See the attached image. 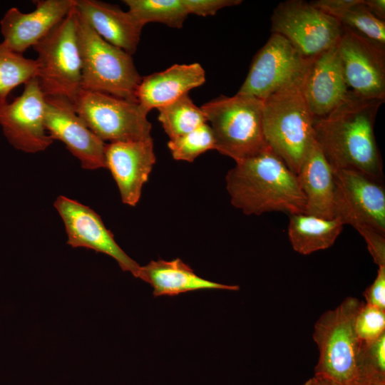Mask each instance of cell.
Returning a JSON list of instances; mask_svg holds the SVG:
<instances>
[{"mask_svg":"<svg viewBox=\"0 0 385 385\" xmlns=\"http://www.w3.org/2000/svg\"><path fill=\"white\" fill-rule=\"evenodd\" d=\"M363 294L364 303L385 310V265L379 266L375 279Z\"/></svg>","mask_w":385,"mask_h":385,"instance_id":"d6a6232c","label":"cell"},{"mask_svg":"<svg viewBox=\"0 0 385 385\" xmlns=\"http://www.w3.org/2000/svg\"><path fill=\"white\" fill-rule=\"evenodd\" d=\"M327 14L337 19L342 26L385 46V21L373 15L364 0H346L341 7Z\"/></svg>","mask_w":385,"mask_h":385,"instance_id":"484cf974","label":"cell"},{"mask_svg":"<svg viewBox=\"0 0 385 385\" xmlns=\"http://www.w3.org/2000/svg\"><path fill=\"white\" fill-rule=\"evenodd\" d=\"M189 14L201 16H213L225 7L236 6L240 0H183Z\"/></svg>","mask_w":385,"mask_h":385,"instance_id":"4dcf8cb0","label":"cell"},{"mask_svg":"<svg viewBox=\"0 0 385 385\" xmlns=\"http://www.w3.org/2000/svg\"><path fill=\"white\" fill-rule=\"evenodd\" d=\"M73 105L87 127L103 142L152 138L149 112L138 103L81 89Z\"/></svg>","mask_w":385,"mask_h":385,"instance_id":"ba28073f","label":"cell"},{"mask_svg":"<svg viewBox=\"0 0 385 385\" xmlns=\"http://www.w3.org/2000/svg\"><path fill=\"white\" fill-rule=\"evenodd\" d=\"M356 230L364 239L374 262L378 266L385 265V235L370 227Z\"/></svg>","mask_w":385,"mask_h":385,"instance_id":"1f68e13d","label":"cell"},{"mask_svg":"<svg viewBox=\"0 0 385 385\" xmlns=\"http://www.w3.org/2000/svg\"><path fill=\"white\" fill-rule=\"evenodd\" d=\"M152 138L106 144L105 160L124 204L135 206L155 163Z\"/></svg>","mask_w":385,"mask_h":385,"instance_id":"2e32d148","label":"cell"},{"mask_svg":"<svg viewBox=\"0 0 385 385\" xmlns=\"http://www.w3.org/2000/svg\"><path fill=\"white\" fill-rule=\"evenodd\" d=\"M297 177L305 197V213L324 219L334 218L333 170L315 139Z\"/></svg>","mask_w":385,"mask_h":385,"instance_id":"44dd1931","label":"cell"},{"mask_svg":"<svg viewBox=\"0 0 385 385\" xmlns=\"http://www.w3.org/2000/svg\"><path fill=\"white\" fill-rule=\"evenodd\" d=\"M77 37L81 89L138 103L136 92L142 77L132 56L102 38L78 12Z\"/></svg>","mask_w":385,"mask_h":385,"instance_id":"277c9868","label":"cell"},{"mask_svg":"<svg viewBox=\"0 0 385 385\" xmlns=\"http://www.w3.org/2000/svg\"><path fill=\"white\" fill-rule=\"evenodd\" d=\"M33 48L38 54L37 78L43 95L63 97L73 103L81 90L75 4L68 14Z\"/></svg>","mask_w":385,"mask_h":385,"instance_id":"52a82bcc","label":"cell"},{"mask_svg":"<svg viewBox=\"0 0 385 385\" xmlns=\"http://www.w3.org/2000/svg\"><path fill=\"white\" fill-rule=\"evenodd\" d=\"M312 59L304 56L284 37L272 34L254 56L237 93L264 101L302 76Z\"/></svg>","mask_w":385,"mask_h":385,"instance_id":"30bf717a","label":"cell"},{"mask_svg":"<svg viewBox=\"0 0 385 385\" xmlns=\"http://www.w3.org/2000/svg\"><path fill=\"white\" fill-rule=\"evenodd\" d=\"M348 385H385V382H375L369 381H358Z\"/></svg>","mask_w":385,"mask_h":385,"instance_id":"d590c367","label":"cell"},{"mask_svg":"<svg viewBox=\"0 0 385 385\" xmlns=\"http://www.w3.org/2000/svg\"><path fill=\"white\" fill-rule=\"evenodd\" d=\"M384 102L353 95L328 115L314 119V139L333 170H351L382 181L374 125Z\"/></svg>","mask_w":385,"mask_h":385,"instance_id":"6da1fadb","label":"cell"},{"mask_svg":"<svg viewBox=\"0 0 385 385\" xmlns=\"http://www.w3.org/2000/svg\"><path fill=\"white\" fill-rule=\"evenodd\" d=\"M364 4L376 18L381 21L385 20L384 0H364Z\"/></svg>","mask_w":385,"mask_h":385,"instance_id":"836d02e7","label":"cell"},{"mask_svg":"<svg viewBox=\"0 0 385 385\" xmlns=\"http://www.w3.org/2000/svg\"><path fill=\"white\" fill-rule=\"evenodd\" d=\"M210 122L215 149L235 162L253 156L268 147L262 123L263 101L237 93L220 96L201 107Z\"/></svg>","mask_w":385,"mask_h":385,"instance_id":"5b68a950","label":"cell"},{"mask_svg":"<svg viewBox=\"0 0 385 385\" xmlns=\"http://www.w3.org/2000/svg\"><path fill=\"white\" fill-rule=\"evenodd\" d=\"M46 99L37 77L25 83L11 103L0 101V125L9 142L26 153L46 150L53 140L44 125Z\"/></svg>","mask_w":385,"mask_h":385,"instance_id":"4fadbf2b","label":"cell"},{"mask_svg":"<svg viewBox=\"0 0 385 385\" xmlns=\"http://www.w3.org/2000/svg\"><path fill=\"white\" fill-rule=\"evenodd\" d=\"M33 2L36 5L33 11L23 13L13 7L1 20L2 43L18 53L22 54L46 36L68 14L75 0H37Z\"/></svg>","mask_w":385,"mask_h":385,"instance_id":"ac0fdd59","label":"cell"},{"mask_svg":"<svg viewBox=\"0 0 385 385\" xmlns=\"http://www.w3.org/2000/svg\"><path fill=\"white\" fill-rule=\"evenodd\" d=\"M205 82V72L198 63L174 64L165 71L142 77L137 102L148 112L168 105Z\"/></svg>","mask_w":385,"mask_h":385,"instance_id":"ffe728a7","label":"cell"},{"mask_svg":"<svg viewBox=\"0 0 385 385\" xmlns=\"http://www.w3.org/2000/svg\"><path fill=\"white\" fill-rule=\"evenodd\" d=\"M343 227L337 218L324 219L306 213L294 214L289 217L288 237L293 250L307 255L333 245Z\"/></svg>","mask_w":385,"mask_h":385,"instance_id":"603a6c76","label":"cell"},{"mask_svg":"<svg viewBox=\"0 0 385 385\" xmlns=\"http://www.w3.org/2000/svg\"><path fill=\"white\" fill-rule=\"evenodd\" d=\"M334 218L356 230L373 228L385 235V190L382 181L351 170H333Z\"/></svg>","mask_w":385,"mask_h":385,"instance_id":"8fae6325","label":"cell"},{"mask_svg":"<svg viewBox=\"0 0 385 385\" xmlns=\"http://www.w3.org/2000/svg\"><path fill=\"white\" fill-rule=\"evenodd\" d=\"M305 73L263 101L266 143L296 175L314 141V118L303 93Z\"/></svg>","mask_w":385,"mask_h":385,"instance_id":"3957f363","label":"cell"},{"mask_svg":"<svg viewBox=\"0 0 385 385\" xmlns=\"http://www.w3.org/2000/svg\"><path fill=\"white\" fill-rule=\"evenodd\" d=\"M358 367L359 381L385 382V334L375 340L361 342Z\"/></svg>","mask_w":385,"mask_h":385,"instance_id":"f1b7e54d","label":"cell"},{"mask_svg":"<svg viewBox=\"0 0 385 385\" xmlns=\"http://www.w3.org/2000/svg\"><path fill=\"white\" fill-rule=\"evenodd\" d=\"M138 278L151 285L154 297H172L200 289L237 291L240 289L237 285L220 284L199 277L179 258L170 261H151L140 267Z\"/></svg>","mask_w":385,"mask_h":385,"instance_id":"7402d4cb","label":"cell"},{"mask_svg":"<svg viewBox=\"0 0 385 385\" xmlns=\"http://www.w3.org/2000/svg\"><path fill=\"white\" fill-rule=\"evenodd\" d=\"M363 302L348 297L335 309L323 313L314 326L313 339L319 349L314 374L339 385L359 379L358 360L361 341L354 328Z\"/></svg>","mask_w":385,"mask_h":385,"instance_id":"8992f818","label":"cell"},{"mask_svg":"<svg viewBox=\"0 0 385 385\" xmlns=\"http://www.w3.org/2000/svg\"><path fill=\"white\" fill-rule=\"evenodd\" d=\"M53 205L64 223L68 245L108 255L116 260L123 271L138 278L140 266L120 247L94 210L63 195L58 197Z\"/></svg>","mask_w":385,"mask_h":385,"instance_id":"5bb4252c","label":"cell"},{"mask_svg":"<svg viewBox=\"0 0 385 385\" xmlns=\"http://www.w3.org/2000/svg\"><path fill=\"white\" fill-rule=\"evenodd\" d=\"M75 8L102 38L130 56L135 53L144 26L128 11L97 0H75Z\"/></svg>","mask_w":385,"mask_h":385,"instance_id":"d6986e66","label":"cell"},{"mask_svg":"<svg viewBox=\"0 0 385 385\" xmlns=\"http://www.w3.org/2000/svg\"><path fill=\"white\" fill-rule=\"evenodd\" d=\"M303 385H339L334 381L319 375H315L307 380Z\"/></svg>","mask_w":385,"mask_h":385,"instance_id":"e575fe53","label":"cell"},{"mask_svg":"<svg viewBox=\"0 0 385 385\" xmlns=\"http://www.w3.org/2000/svg\"><path fill=\"white\" fill-rule=\"evenodd\" d=\"M271 22L272 34L284 37L310 59L336 46L344 29L337 19L303 0L279 3Z\"/></svg>","mask_w":385,"mask_h":385,"instance_id":"9c48e42d","label":"cell"},{"mask_svg":"<svg viewBox=\"0 0 385 385\" xmlns=\"http://www.w3.org/2000/svg\"><path fill=\"white\" fill-rule=\"evenodd\" d=\"M354 328L361 342L379 338L385 334V310L363 302L356 315Z\"/></svg>","mask_w":385,"mask_h":385,"instance_id":"f546056e","label":"cell"},{"mask_svg":"<svg viewBox=\"0 0 385 385\" xmlns=\"http://www.w3.org/2000/svg\"><path fill=\"white\" fill-rule=\"evenodd\" d=\"M36 60L25 58L22 54L0 43V101H6L11 91L21 83L37 77Z\"/></svg>","mask_w":385,"mask_h":385,"instance_id":"4316f807","label":"cell"},{"mask_svg":"<svg viewBox=\"0 0 385 385\" xmlns=\"http://www.w3.org/2000/svg\"><path fill=\"white\" fill-rule=\"evenodd\" d=\"M303 93L314 119L328 115L354 95L344 80L337 44L312 60Z\"/></svg>","mask_w":385,"mask_h":385,"instance_id":"e0dca14e","label":"cell"},{"mask_svg":"<svg viewBox=\"0 0 385 385\" xmlns=\"http://www.w3.org/2000/svg\"><path fill=\"white\" fill-rule=\"evenodd\" d=\"M226 186L232 205L245 215L305 213V197L297 175L269 146L237 161L226 175Z\"/></svg>","mask_w":385,"mask_h":385,"instance_id":"7a4b0ae2","label":"cell"},{"mask_svg":"<svg viewBox=\"0 0 385 385\" xmlns=\"http://www.w3.org/2000/svg\"><path fill=\"white\" fill-rule=\"evenodd\" d=\"M337 49L349 90L361 98L384 101L385 46L344 26Z\"/></svg>","mask_w":385,"mask_h":385,"instance_id":"7c38bea8","label":"cell"},{"mask_svg":"<svg viewBox=\"0 0 385 385\" xmlns=\"http://www.w3.org/2000/svg\"><path fill=\"white\" fill-rule=\"evenodd\" d=\"M158 110V120L170 140L186 135L207 123L201 108L193 103L188 94Z\"/></svg>","mask_w":385,"mask_h":385,"instance_id":"cb8c5ba5","label":"cell"},{"mask_svg":"<svg viewBox=\"0 0 385 385\" xmlns=\"http://www.w3.org/2000/svg\"><path fill=\"white\" fill-rule=\"evenodd\" d=\"M44 125L53 140L62 141L86 170L106 168V143L75 111L73 103L60 96H45Z\"/></svg>","mask_w":385,"mask_h":385,"instance_id":"9a60e30c","label":"cell"},{"mask_svg":"<svg viewBox=\"0 0 385 385\" xmlns=\"http://www.w3.org/2000/svg\"><path fill=\"white\" fill-rule=\"evenodd\" d=\"M168 147L175 160L193 162L202 153L215 149L212 130L205 123L186 135L169 140Z\"/></svg>","mask_w":385,"mask_h":385,"instance_id":"83f0119b","label":"cell"},{"mask_svg":"<svg viewBox=\"0 0 385 385\" xmlns=\"http://www.w3.org/2000/svg\"><path fill=\"white\" fill-rule=\"evenodd\" d=\"M128 11L143 26L157 22L180 29L189 15L183 0H124Z\"/></svg>","mask_w":385,"mask_h":385,"instance_id":"d4e9b609","label":"cell"}]
</instances>
